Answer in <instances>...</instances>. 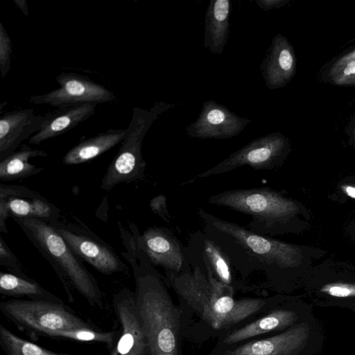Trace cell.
<instances>
[{"mask_svg":"<svg viewBox=\"0 0 355 355\" xmlns=\"http://www.w3.org/2000/svg\"><path fill=\"white\" fill-rule=\"evenodd\" d=\"M198 215L202 221V230L224 251L233 272L242 280L259 276L263 286H270L278 272L295 268L302 262V251L297 245L257 234L202 209Z\"/></svg>","mask_w":355,"mask_h":355,"instance_id":"obj_1","label":"cell"},{"mask_svg":"<svg viewBox=\"0 0 355 355\" xmlns=\"http://www.w3.org/2000/svg\"><path fill=\"white\" fill-rule=\"evenodd\" d=\"M191 268L166 280L179 297L215 329L236 324L266 305L261 298L235 299L234 288L215 278L209 268L189 260Z\"/></svg>","mask_w":355,"mask_h":355,"instance_id":"obj_2","label":"cell"},{"mask_svg":"<svg viewBox=\"0 0 355 355\" xmlns=\"http://www.w3.org/2000/svg\"><path fill=\"white\" fill-rule=\"evenodd\" d=\"M130 264L135 282V307L150 355L178 354L180 311L173 304L164 279L140 248Z\"/></svg>","mask_w":355,"mask_h":355,"instance_id":"obj_3","label":"cell"},{"mask_svg":"<svg viewBox=\"0 0 355 355\" xmlns=\"http://www.w3.org/2000/svg\"><path fill=\"white\" fill-rule=\"evenodd\" d=\"M12 218L50 263L70 302H74L73 289L91 306H103V293L96 278L52 225L35 218Z\"/></svg>","mask_w":355,"mask_h":355,"instance_id":"obj_4","label":"cell"},{"mask_svg":"<svg viewBox=\"0 0 355 355\" xmlns=\"http://www.w3.org/2000/svg\"><path fill=\"white\" fill-rule=\"evenodd\" d=\"M207 202L250 216L246 228L272 238L283 232L300 211L295 201L267 187L224 191L211 196Z\"/></svg>","mask_w":355,"mask_h":355,"instance_id":"obj_5","label":"cell"},{"mask_svg":"<svg viewBox=\"0 0 355 355\" xmlns=\"http://www.w3.org/2000/svg\"><path fill=\"white\" fill-rule=\"evenodd\" d=\"M175 106L174 103L160 101L150 110L133 108L125 136L102 179V190L108 192L120 183H130L144 178L146 163L141 153L144 138L158 116Z\"/></svg>","mask_w":355,"mask_h":355,"instance_id":"obj_6","label":"cell"},{"mask_svg":"<svg viewBox=\"0 0 355 355\" xmlns=\"http://www.w3.org/2000/svg\"><path fill=\"white\" fill-rule=\"evenodd\" d=\"M0 310L20 331L33 338L49 331L96 328L64 303L11 299L1 302Z\"/></svg>","mask_w":355,"mask_h":355,"instance_id":"obj_7","label":"cell"},{"mask_svg":"<svg viewBox=\"0 0 355 355\" xmlns=\"http://www.w3.org/2000/svg\"><path fill=\"white\" fill-rule=\"evenodd\" d=\"M288 148L287 138L280 132H272L257 138L207 171L197 175L182 185L198 179L227 173L243 166L255 170H271L279 165Z\"/></svg>","mask_w":355,"mask_h":355,"instance_id":"obj_8","label":"cell"},{"mask_svg":"<svg viewBox=\"0 0 355 355\" xmlns=\"http://www.w3.org/2000/svg\"><path fill=\"white\" fill-rule=\"evenodd\" d=\"M53 226L74 254L99 272L109 275L128 272V267L114 249L90 230L60 221Z\"/></svg>","mask_w":355,"mask_h":355,"instance_id":"obj_9","label":"cell"},{"mask_svg":"<svg viewBox=\"0 0 355 355\" xmlns=\"http://www.w3.org/2000/svg\"><path fill=\"white\" fill-rule=\"evenodd\" d=\"M60 209L38 192L20 185L0 184V232L8 233V217L35 218L52 225L59 221Z\"/></svg>","mask_w":355,"mask_h":355,"instance_id":"obj_10","label":"cell"},{"mask_svg":"<svg viewBox=\"0 0 355 355\" xmlns=\"http://www.w3.org/2000/svg\"><path fill=\"white\" fill-rule=\"evenodd\" d=\"M60 87L48 93L31 96L28 101L67 108L87 103H103L114 101V94L87 76L62 72L55 77Z\"/></svg>","mask_w":355,"mask_h":355,"instance_id":"obj_11","label":"cell"},{"mask_svg":"<svg viewBox=\"0 0 355 355\" xmlns=\"http://www.w3.org/2000/svg\"><path fill=\"white\" fill-rule=\"evenodd\" d=\"M138 244L152 265L162 267L166 275H177L191 268L187 248L168 228L148 227L139 234Z\"/></svg>","mask_w":355,"mask_h":355,"instance_id":"obj_12","label":"cell"},{"mask_svg":"<svg viewBox=\"0 0 355 355\" xmlns=\"http://www.w3.org/2000/svg\"><path fill=\"white\" fill-rule=\"evenodd\" d=\"M112 302L121 331L109 355H150L148 340L135 307V293L125 287L114 295Z\"/></svg>","mask_w":355,"mask_h":355,"instance_id":"obj_13","label":"cell"},{"mask_svg":"<svg viewBox=\"0 0 355 355\" xmlns=\"http://www.w3.org/2000/svg\"><path fill=\"white\" fill-rule=\"evenodd\" d=\"M250 123L225 105L214 100L202 103L201 112L196 121L186 127V134L198 139H230L239 135Z\"/></svg>","mask_w":355,"mask_h":355,"instance_id":"obj_14","label":"cell"},{"mask_svg":"<svg viewBox=\"0 0 355 355\" xmlns=\"http://www.w3.org/2000/svg\"><path fill=\"white\" fill-rule=\"evenodd\" d=\"M44 116L35 115L33 109L8 112L0 118V161L14 153L23 141L37 132Z\"/></svg>","mask_w":355,"mask_h":355,"instance_id":"obj_15","label":"cell"},{"mask_svg":"<svg viewBox=\"0 0 355 355\" xmlns=\"http://www.w3.org/2000/svg\"><path fill=\"white\" fill-rule=\"evenodd\" d=\"M266 87L270 89L284 87L296 70L293 49L286 37L276 35L260 67Z\"/></svg>","mask_w":355,"mask_h":355,"instance_id":"obj_16","label":"cell"},{"mask_svg":"<svg viewBox=\"0 0 355 355\" xmlns=\"http://www.w3.org/2000/svg\"><path fill=\"white\" fill-rule=\"evenodd\" d=\"M187 248L190 260L209 268L219 282L234 288L236 280L230 261L220 247L202 230L191 236Z\"/></svg>","mask_w":355,"mask_h":355,"instance_id":"obj_17","label":"cell"},{"mask_svg":"<svg viewBox=\"0 0 355 355\" xmlns=\"http://www.w3.org/2000/svg\"><path fill=\"white\" fill-rule=\"evenodd\" d=\"M306 336L300 325L272 337L255 340L225 352V355H296Z\"/></svg>","mask_w":355,"mask_h":355,"instance_id":"obj_18","label":"cell"},{"mask_svg":"<svg viewBox=\"0 0 355 355\" xmlns=\"http://www.w3.org/2000/svg\"><path fill=\"white\" fill-rule=\"evenodd\" d=\"M96 103H87L67 108H58L44 115L40 130L28 140V144L42 142L62 135L90 118L96 112Z\"/></svg>","mask_w":355,"mask_h":355,"instance_id":"obj_19","label":"cell"},{"mask_svg":"<svg viewBox=\"0 0 355 355\" xmlns=\"http://www.w3.org/2000/svg\"><path fill=\"white\" fill-rule=\"evenodd\" d=\"M231 2L229 0H211L205 20L204 47L216 55L225 49L230 35Z\"/></svg>","mask_w":355,"mask_h":355,"instance_id":"obj_20","label":"cell"},{"mask_svg":"<svg viewBox=\"0 0 355 355\" xmlns=\"http://www.w3.org/2000/svg\"><path fill=\"white\" fill-rule=\"evenodd\" d=\"M126 131V129H110L82 140L64 155L62 163L76 165L91 161L121 142Z\"/></svg>","mask_w":355,"mask_h":355,"instance_id":"obj_21","label":"cell"},{"mask_svg":"<svg viewBox=\"0 0 355 355\" xmlns=\"http://www.w3.org/2000/svg\"><path fill=\"white\" fill-rule=\"evenodd\" d=\"M296 319L297 316L292 311L275 310L268 315L230 332L225 337L224 343L232 345L257 336L283 329L291 326Z\"/></svg>","mask_w":355,"mask_h":355,"instance_id":"obj_22","label":"cell"},{"mask_svg":"<svg viewBox=\"0 0 355 355\" xmlns=\"http://www.w3.org/2000/svg\"><path fill=\"white\" fill-rule=\"evenodd\" d=\"M0 293L16 299L26 297L34 301L63 304L57 295L47 291L34 279L12 272H0Z\"/></svg>","mask_w":355,"mask_h":355,"instance_id":"obj_23","label":"cell"},{"mask_svg":"<svg viewBox=\"0 0 355 355\" xmlns=\"http://www.w3.org/2000/svg\"><path fill=\"white\" fill-rule=\"evenodd\" d=\"M48 154L42 150L33 149L22 144L20 149L0 161L1 182L26 178L44 171V168L29 162L31 158L46 157Z\"/></svg>","mask_w":355,"mask_h":355,"instance_id":"obj_24","label":"cell"},{"mask_svg":"<svg viewBox=\"0 0 355 355\" xmlns=\"http://www.w3.org/2000/svg\"><path fill=\"white\" fill-rule=\"evenodd\" d=\"M119 331H102L96 328H82L69 330H55L44 332L41 336L62 338L82 342H95L106 345L109 350L115 344Z\"/></svg>","mask_w":355,"mask_h":355,"instance_id":"obj_25","label":"cell"},{"mask_svg":"<svg viewBox=\"0 0 355 355\" xmlns=\"http://www.w3.org/2000/svg\"><path fill=\"white\" fill-rule=\"evenodd\" d=\"M0 346L6 355H73L49 350L28 341L0 324Z\"/></svg>","mask_w":355,"mask_h":355,"instance_id":"obj_26","label":"cell"},{"mask_svg":"<svg viewBox=\"0 0 355 355\" xmlns=\"http://www.w3.org/2000/svg\"><path fill=\"white\" fill-rule=\"evenodd\" d=\"M12 53V42L6 30L0 22V76L3 78L10 69Z\"/></svg>","mask_w":355,"mask_h":355,"instance_id":"obj_27","label":"cell"},{"mask_svg":"<svg viewBox=\"0 0 355 355\" xmlns=\"http://www.w3.org/2000/svg\"><path fill=\"white\" fill-rule=\"evenodd\" d=\"M329 75L332 81L337 85L355 84V59L337 67L333 66Z\"/></svg>","mask_w":355,"mask_h":355,"instance_id":"obj_28","label":"cell"},{"mask_svg":"<svg viewBox=\"0 0 355 355\" xmlns=\"http://www.w3.org/2000/svg\"><path fill=\"white\" fill-rule=\"evenodd\" d=\"M0 265L7 268L13 274L28 277L24 272L18 259L9 248L1 236H0Z\"/></svg>","mask_w":355,"mask_h":355,"instance_id":"obj_29","label":"cell"},{"mask_svg":"<svg viewBox=\"0 0 355 355\" xmlns=\"http://www.w3.org/2000/svg\"><path fill=\"white\" fill-rule=\"evenodd\" d=\"M320 291L328 295L338 297L348 298L355 297V284L335 282L324 285Z\"/></svg>","mask_w":355,"mask_h":355,"instance_id":"obj_30","label":"cell"},{"mask_svg":"<svg viewBox=\"0 0 355 355\" xmlns=\"http://www.w3.org/2000/svg\"><path fill=\"white\" fill-rule=\"evenodd\" d=\"M151 210L165 221L169 222V216L166 209V198L163 195H159L153 198L150 202Z\"/></svg>","mask_w":355,"mask_h":355,"instance_id":"obj_31","label":"cell"},{"mask_svg":"<svg viewBox=\"0 0 355 355\" xmlns=\"http://www.w3.org/2000/svg\"><path fill=\"white\" fill-rule=\"evenodd\" d=\"M257 5L261 9L267 11L273 8H277L284 6L286 0H256Z\"/></svg>","mask_w":355,"mask_h":355,"instance_id":"obj_32","label":"cell"},{"mask_svg":"<svg viewBox=\"0 0 355 355\" xmlns=\"http://www.w3.org/2000/svg\"><path fill=\"white\" fill-rule=\"evenodd\" d=\"M340 189L347 196L355 199V184H343Z\"/></svg>","mask_w":355,"mask_h":355,"instance_id":"obj_33","label":"cell"},{"mask_svg":"<svg viewBox=\"0 0 355 355\" xmlns=\"http://www.w3.org/2000/svg\"><path fill=\"white\" fill-rule=\"evenodd\" d=\"M354 59H355V49L353 51L344 55L343 57H341L340 59H338L333 66L337 67V66L341 65L342 64H343L349 60H354Z\"/></svg>","mask_w":355,"mask_h":355,"instance_id":"obj_34","label":"cell"},{"mask_svg":"<svg viewBox=\"0 0 355 355\" xmlns=\"http://www.w3.org/2000/svg\"><path fill=\"white\" fill-rule=\"evenodd\" d=\"M14 2L16 3V5L18 6V8H20V10L23 12V13L28 16V7H27V3L26 0H14Z\"/></svg>","mask_w":355,"mask_h":355,"instance_id":"obj_35","label":"cell"},{"mask_svg":"<svg viewBox=\"0 0 355 355\" xmlns=\"http://www.w3.org/2000/svg\"><path fill=\"white\" fill-rule=\"evenodd\" d=\"M162 355H178V354H162Z\"/></svg>","mask_w":355,"mask_h":355,"instance_id":"obj_36","label":"cell"}]
</instances>
